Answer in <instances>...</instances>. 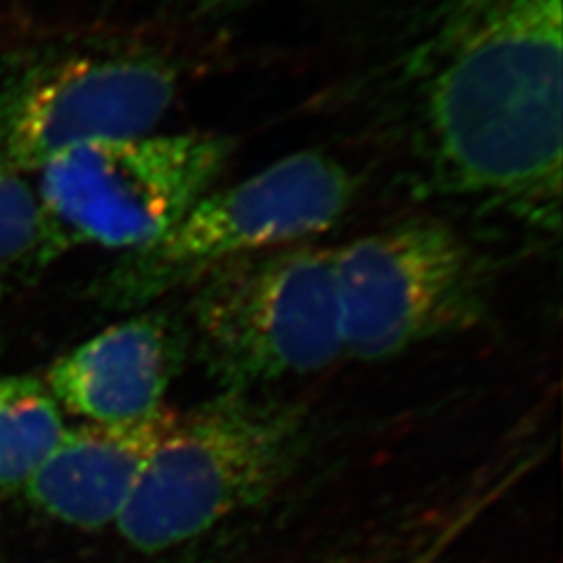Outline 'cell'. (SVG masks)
<instances>
[{"label": "cell", "mask_w": 563, "mask_h": 563, "mask_svg": "<svg viewBox=\"0 0 563 563\" xmlns=\"http://www.w3.org/2000/svg\"><path fill=\"white\" fill-rule=\"evenodd\" d=\"M562 0H465L423 92L432 178L543 232L562 225Z\"/></svg>", "instance_id": "1"}, {"label": "cell", "mask_w": 563, "mask_h": 563, "mask_svg": "<svg viewBox=\"0 0 563 563\" xmlns=\"http://www.w3.org/2000/svg\"><path fill=\"white\" fill-rule=\"evenodd\" d=\"M302 409L251 395H222L180 416L142 470L118 530L142 553L197 541L263 504L302 460Z\"/></svg>", "instance_id": "2"}, {"label": "cell", "mask_w": 563, "mask_h": 563, "mask_svg": "<svg viewBox=\"0 0 563 563\" xmlns=\"http://www.w3.org/2000/svg\"><path fill=\"white\" fill-rule=\"evenodd\" d=\"M186 334L223 395L318 374L344 355L334 249L290 242L188 288Z\"/></svg>", "instance_id": "3"}, {"label": "cell", "mask_w": 563, "mask_h": 563, "mask_svg": "<svg viewBox=\"0 0 563 563\" xmlns=\"http://www.w3.org/2000/svg\"><path fill=\"white\" fill-rule=\"evenodd\" d=\"M355 176L330 155L295 153L246 180L211 188L157 241L121 255L102 278V299L141 309L188 290L246 255L311 241L349 211Z\"/></svg>", "instance_id": "4"}, {"label": "cell", "mask_w": 563, "mask_h": 563, "mask_svg": "<svg viewBox=\"0 0 563 563\" xmlns=\"http://www.w3.org/2000/svg\"><path fill=\"white\" fill-rule=\"evenodd\" d=\"M232 142L146 134L69 148L41 169L38 201L55 255L95 244L120 255L157 241L220 180Z\"/></svg>", "instance_id": "5"}, {"label": "cell", "mask_w": 563, "mask_h": 563, "mask_svg": "<svg viewBox=\"0 0 563 563\" xmlns=\"http://www.w3.org/2000/svg\"><path fill=\"white\" fill-rule=\"evenodd\" d=\"M344 355L383 362L483 320L486 284L467 242L411 218L334 249Z\"/></svg>", "instance_id": "6"}, {"label": "cell", "mask_w": 563, "mask_h": 563, "mask_svg": "<svg viewBox=\"0 0 563 563\" xmlns=\"http://www.w3.org/2000/svg\"><path fill=\"white\" fill-rule=\"evenodd\" d=\"M174 99L176 74L159 60L36 65L0 81V162L30 174L81 144L153 134Z\"/></svg>", "instance_id": "7"}, {"label": "cell", "mask_w": 563, "mask_h": 563, "mask_svg": "<svg viewBox=\"0 0 563 563\" xmlns=\"http://www.w3.org/2000/svg\"><path fill=\"white\" fill-rule=\"evenodd\" d=\"M186 351L184 323L142 311L63 355L46 386L55 401L90 423L139 422L163 409Z\"/></svg>", "instance_id": "8"}, {"label": "cell", "mask_w": 563, "mask_h": 563, "mask_svg": "<svg viewBox=\"0 0 563 563\" xmlns=\"http://www.w3.org/2000/svg\"><path fill=\"white\" fill-rule=\"evenodd\" d=\"M178 418L163 407L139 422L65 430L59 446L23 486L27 499L67 526L99 530L118 522L148 457Z\"/></svg>", "instance_id": "9"}, {"label": "cell", "mask_w": 563, "mask_h": 563, "mask_svg": "<svg viewBox=\"0 0 563 563\" xmlns=\"http://www.w3.org/2000/svg\"><path fill=\"white\" fill-rule=\"evenodd\" d=\"M65 434L59 402L34 376L0 378V488H15L38 472Z\"/></svg>", "instance_id": "10"}, {"label": "cell", "mask_w": 563, "mask_h": 563, "mask_svg": "<svg viewBox=\"0 0 563 563\" xmlns=\"http://www.w3.org/2000/svg\"><path fill=\"white\" fill-rule=\"evenodd\" d=\"M55 255L36 190L23 174L0 162V263Z\"/></svg>", "instance_id": "11"}, {"label": "cell", "mask_w": 563, "mask_h": 563, "mask_svg": "<svg viewBox=\"0 0 563 563\" xmlns=\"http://www.w3.org/2000/svg\"><path fill=\"white\" fill-rule=\"evenodd\" d=\"M209 2H234V0H209Z\"/></svg>", "instance_id": "12"}, {"label": "cell", "mask_w": 563, "mask_h": 563, "mask_svg": "<svg viewBox=\"0 0 563 563\" xmlns=\"http://www.w3.org/2000/svg\"><path fill=\"white\" fill-rule=\"evenodd\" d=\"M176 563H180V562H176Z\"/></svg>", "instance_id": "13"}]
</instances>
